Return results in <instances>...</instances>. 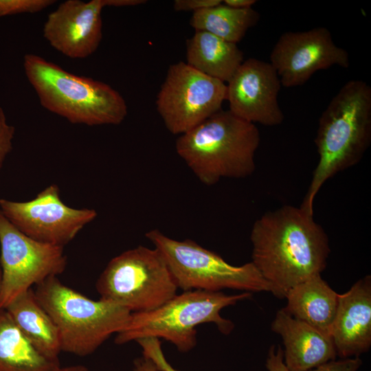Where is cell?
<instances>
[{
	"instance_id": "cell-1",
	"label": "cell",
	"mask_w": 371,
	"mask_h": 371,
	"mask_svg": "<svg viewBox=\"0 0 371 371\" xmlns=\"http://www.w3.org/2000/svg\"><path fill=\"white\" fill-rule=\"evenodd\" d=\"M250 240L251 262L280 299L294 286L321 274L330 252L328 236L313 214L293 205L258 218Z\"/></svg>"
},
{
	"instance_id": "cell-2",
	"label": "cell",
	"mask_w": 371,
	"mask_h": 371,
	"mask_svg": "<svg viewBox=\"0 0 371 371\" xmlns=\"http://www.w3.org/2000/svg\"><path fill=\"white\" fill-rule=\"evenodd\" d=\"M371 142V87L363 80L345 83L322 112L315 143L318 161L300 206L313 214L322 186L331 177L357 164Z\"/></svg>"
},
{
	"instance_id": "cell-3",
	"label": "cell",
	"mask_w": 371,
	"mask_h": 371,
	"mask_svg": "<svg viewBox=\"0 0 371 371\" xmlns=\"http://www.w3.org/2000/svg\"><path fill=\"white\" fill-rule=\"evenodd\" d=\"M260 142L255 124L221 109L180 135L176 150L201 183L213 186L223 178L252 175Z\"/></svg>"
},
{
	"instance_id": "cell-4",
	"label": "cell",
	"mask_w": 371,
	"mask_h": 371,
	"mask_svg": "<svg viewBox=\"0 0 371 371\" xmlns=\"http://www.w3.org/2000/svg\"><path fill=\"white\" fill-rule=\"evenodd\" d=\"M23 66L41 105L72 124L117 125L127 115L124 99L108 84L69 72L34 54L24 56Z\"/></svg>"
},
{
	"instance_id": "cell-5",
	"label": "cell",
	"mask_w": 371,
	"mask_h": 371,
	"mask_svg": "<svg viewBox=\"0 0 371 371\" xmlns=\"http://www.w3.org/2000/svg\"><path fill=\"white\" fill-rule=\"evenodd\" d=\"M251 296L248 292L227 295L222 291H183L153 310L131 313L125 327L116 334L115 343L155 337L171 343L181 352H189L196 344L197 326L213 323L221 333L229 335L234 324L221 315V310Z\"/></svg>"
},
{
	"instance_id": "cell-6",
	"label": "cell",
	"mask_w": 371,
	"mask_h": 371,
	"mask_svg": "<svg viewBox=\"0 0 371 371\" xmlns=\"http://www.w3.org/2000/svg\"><path fill=\"white\" fill-rule=\"evenodd\" d=\"M36 297L58 328L62 352L85 357L121 331L131 312L116 304L93 300L50 277L36 286Z\"/></svg>"
},
{
	"instance_id": "cell-7",
	"label": "cell",
	"mask_w": 371,
	"mask_h": 371,
	"mask_svg": "<svg viewBox=\"0 0 371 371\" xmlns=\"http://www.w3.org/2000/svg\"><path fill=\"white\" fill-rule=\"evenodd\" d=\"M146 237L161 254L183 291L230 289L251 293L273 292L270 283L251 262L234 266L192 240H175L158 229L148 232Z\"/></svg>"
},
{
	"instance_id": "cell-8",
	"label": "cell",
	"mask_w": 371,
	"mask_h": 371,
	"mask_svg": "<svg viewBox=\"0 0 371 371\" xmlns=\"http://www.w3.org/2000/svg\"><path fill=\"white\" fill-rule=\"evenodd\" d=\"M101 300L131 313L153 310L177 295L178 286L161 254L138 246L112 258L98 278Z\"/></svg>"
},
{
	"instance_id": "cell-9",
	"label": "cell",
	"mask_w": 371,
	"mask_h": 371,
	"mask_svg": "<svg viewBox=\"0 0 371 371\" xmlns=\"http://www.w3.org/2000/svg\"><path fill=\"white\" fill-rule=\"evenodd\" d=\"M225 82L180 61L171 65L157 96V109L167 129L181 135L221 110Z\"/></svg>"
},
{
	"instance_id": "cell-10",
	"label": "cell",
	"mask_w": 371,
	"mask_h": 371,
	"mask_svg": "<svg viewBox=\"0 0 371 371\" xmlns=\"http://www.w3.org/2000/svg\"><path fill=\"white\" fill-rule=\"evenodd\" d=\"M0 308L24 292L65 269L63 247L35 240L15 227L0 212Z\"/></svg>"
},
{
	"instance_id": "cell-11",
	"label": "cell",
	"mask_w": 371,
	"mask_h": 371,
	"mask_svg": "<svg viewBox=\"0 0 371 371\" xmlns=\"http://www.w3.org/2000/svg\"><path fill=\"white\" fill-rule=\"evenodd\" d=\"M0 212L19 231L44 243L64 247L97 212L93 209H75L60 199L57 185L51 184L30 201L16 202L0 199Z\"/></svg>"
},
{
	"instance_id": "cell-12",
	"label": "cell",
	"mask_w": 371,
	"mask_h": 371,
	"mask_svg": "<svg viewBox=\"0 0 371 371\" xmlns=\"http://www.w3.org/2000/svg\"><path fill=\"white\" fill-rule=\"evenodd\" d=\"M271 65L282 86L294 87L306 83L317 71L337 65H350L348 52L337 45L328 29L318 27L306 31L283 33L271 54Z\"/></svg>"
},
{
	"instance_id": "cell-13",
	"label": "cell",
	"mask_w": 371,
	"mask_h": 371,
	"mask_svg": "<svg viewBox=\"0 0 371 371\" xmlns=\"http://www.w3.org/2000/svg\"><path fill=\"white\" fill-rule=\"evenodd\" d=\"M281 87L270 63L248 58L227 82L229 111L253 124L267 126L281 124L284 118L278 100Z\"/></svg>"
},
{
	"instance_id": "cell-14",
	"label": "cell",
	"mask_w": 371,
	"mask_h": 371,
	"mask_svg": "<svg viewBox=\"0 0 371 371\" xmlns=\"http://www.w3.org/2000/svg\"><path fill=\"white\" fill-rule=\"evenodd\" d=\"M104 0H67L50 12L43 27V37L65 56L80 59L92 55L102 38Z\"/></svg>"
},
{
	"instance_id": "cell-15",
	"label": "cell",
	"mask_w": 371,
	"mask_h": 371,
	"mask_svg": "<svg viewBox=\"0 0 371 371\" xmlns=\"http://www.w3.org/2000/svg\"><path fill=\"white\" fill-rule=\"evenodd\" d=\"M330 336L337 356L359 357L371 346V276H366L339 294Z\"/></svg>"
},
{
	"instance_id": "cell-16",
	"label": "cell",
	"mask_w": 371,
	"mask_h": 371,
	"mask_svg": "<svg viewBox=\"0 0 371 371\" xmlns=\"http://www.w3.org/2000/svg\"><path fill=\"white\" fill-rule=\"evenodd\" d=\"M271 330L283 341L284 363L289 371H308L337 356L331 337L279 310Z\"/></svg>"
},
{
	"instance_id": "cell-17",
	"label": "cell",
	"mask_w": 371,
	"mask_h": 371,
	"mask_svg": "<svg viewBox=\"0 0 371 371\" xmlns=\"http://www.w3.org/2000/svg\"><path fill=\"white\" fill-rule=\"evenodd\" d=\"M339 295L322 278L315 275L291 288L283 310L320 332L330 335Z\"/></svg>"
},
{
	"instance_id": "cell-18",
	"label": "cell",
	"mask_w": 371,
	"mask_h": 371,
	"mask_svg": "<svg viewBox=\"0 0 371 371\" xmlns=\"http://www.w3.org/2000/svg\"><path fill=\"white\" fill-rule=\"evenodd\" d=\"M4 309L37 350L49 359H58L62 350L58 328L38 302L34 289L21 294Z\"/></svg>"
},
{
	"instance_id": "cell-19",
	"label": "cell",
	"mask_w": 371,
	"mask_h": 371,
	"mask_svg": "<svg viewBox=\"0 0 371 371\" xmlns=\"http://www.w3.org/2000/svg\"><path fill=\"white\" fill-rule=\"evenodd\" d=\"M187 64L223 82H228L243 63L237 45L210 33L195 30L187 42Z\"/></svg>"
},
{
	"instance_id": "cell-20",
	"label": "cell",
	"mask_w": 371,
	"mask_h": 371,
	"mask_svg": "<svg viewBox=\"0 0 371 371\" xmlns=\"http://www.w3.org/2000/svg\"><path fill=\"white\" fill-rule=\"evenodd\" d=\"M60 367L58 359L37 350L0 308V371H56Z\"/></svg>"
},
{
	"instance_id": "cell-21",
	"label": "cell",
	"mask_w": 371,
	"mask_h": 371,
	"mask_svg": "<svg viewBox=\"0 0 371 371\" xmlns=\"http://www.w3.org/2000/svg\"><path fill=\"white\" fill-rule=\"evenodd\" d=\"M222 3L194 12L190 24L195 30L205 31L236 44L257 24L260 14L252 8L236 9Z\"/></svg>"
},
{
	"instance_id": "cell-22",
	"label": "cell",
	"mask_w": 371,
	"mask_h": 371,
	"mask_svg": "<svg viewBox=\"0 0 371 371\" xmlns=\"http://www.w3.org/2000/svg\"><path fill=\"white\" fill-rule=\"evenodd\" d=\"M55 2L54 0H0V17L39 12Z\"/></svg>"
},
{
	"instance_id": "cell-23",
	"label": "cell",
	"mask_w": 371,
	"mask_h": 371,
	"mask_svg": "<svg viewBox=\"0 0 371 371\" xmlns=\"http://www.w3.org/2000/svg\"><path fill=\"white\" fill-rule=\"evenodd\" d=\"M136 342L142 349L143 357L151 360L158 371H179L166 360L159 339L146 337L139 339Z\"/></svg>"
},
{
	"instance_id": "cell-24",
	"label": "cell",
	"mask_w": 371,
	"mask_h": 371,
	"mask_svg": "<svg viewBox=\"0 0 371 371\" xmlns=\"http://www.w3.org/2000/svg\"><path fill=\"white\" fill-rule=\"evenodd\" d=\"M15 128L10 125L3 108L0 107V168L12 148Z\"/></svg>"
},
{
	"instance_id": "cell-25",
	"label": "cell",
	"mask_w": 371,
	"mask_h": 371,
	"mask_svg": "<svg viewBox=\"0 0 371 371\" xmlns=\"http://www.w3.org/2000/svg\"><path fill=\"white\" fill-rule=\"evenodd\" d=\"M363 363L359 357L331 360L308 371H357Z\"/></svg>"
},
{
	"instance_id": "cell-26",
	"label": "cell",
	"mask_w": 371,
	"mask_h": 371,
	"mask_svg": "<svg viewBox=\"0 0 371 371\" xmlns=\"http://www.w3.org/2000/svg\"><path fill=\"white\" fill-rule=\"evenodd\" d=\"M222 0H175L173 8L176 11H193L211 8L221 4Z\"/></svg>"
},
{
	"instance_id": "cell-27",
	"label": "cell",
	"mask_w": 371,
	"mask_h": 371,
	"mask_svg": "<svg viewBox=\"0 0 371 371\" xmlns=\"http://www.w3.org/2000/svg\"><path fill=\"white\" fill-rule=\"evenodd\" d=\"M266 368L268 371H289L284 363L283 349L278 346L269 348L266 360Z\"/></svg>"
},
{
	"instance_id": "cell-28",
	"label": "cell",
	"mask_w": 371,
	"mask_h": 371,
	"mask_svg": "<svg viewBox=\"0 0 371 371\" xmlns=\"http://www.w3.org/2000/svg\"><path fill=\"white\" fill-rule=\"evenodd\" d=\"M133 371H158L149 359L142 357L138 358L134 361Z\"/></svg>"
},
{
	"instance_id": "cell-29",
	"label": "cell",
	"mask_w": 371,
	"mask_h": 371,
	"mask_svg": "<svg viewBox=\"0 0 371 371\" xmlns=\"http://www.w3.org/2000/svg\"><path fill=\"white\" fill-rule=\"evenodd\" d=\"M144 0H104V6L124 7L134 6L145 3Z\"/></svg>"
},
{
	"instance_id": "cell-30",
	"label": "cell",
	"mask_w": 371,
	"mask_h": 371,
	"mask_svg": "<svg viewBox=\"0 0 371 371\" xmlns=\"http://www.w3.org/2000/svg\"><path fill=\"white\" fill-rule=\"evenodd\" d=\"M223 3L236 9H247L252 8L257 1L256 0H224Z\"/></svg>"
},
{
	"instance_id": "cell-31",
	"label": "cell",
	"mask_w": 371,
	"mask_h": 371,
	"mask_svg": "<svg viewBox=\"0 0 371 371\" xmlns=\"http://www.w3.org/2000/svg\"><path fill=\"white\" fill-rule=\"evenodd\" d=\"M56 371H89V370L83 366L77 365L67 367H60Z\"/></svg>"
},
{
	"instance_id": "cell-32",
	"label": "cell",
	"mask_w": 371,
	"mask_h": 371,
	"mask_svg": "<svg viewBox=\"0 0 371 371\" xmlns=\"http://www.w3.org/2000/svg\"><path fill=\"white\" fill-rule=\"evenodd\" d=\"M1 286H2V272H1V269L0 266V293L1 291Z\"/></svg>"
}]
</instances>
